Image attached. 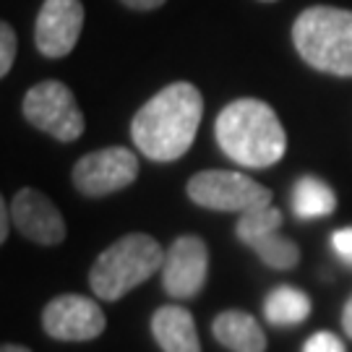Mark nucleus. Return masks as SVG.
Segmentation results:
<instances>
[{
	"instance_id": "obj_18",
	"label": "nucleus",
	"mask_w": 352,
	"mask_h": 352,
	"mask_svg": "<svg viewBox=\"0 0 352 352\" xmlns=\"http://www.w3.org/2000/svg\"><path fill=\"white\" fill-rule=\"evenodd\" d=\"M302 352H347L344 342L331 334V331H318L314 337H308V342L302 344Z\"/></svg>"
},
{
	"instance_id": "obj_5",
	"label": "nucleus",
	"mask_w": 352,
	"mask_h": 352,
	"mask_svg": "<svg viewBox=\"0 0 352 352\" xmlns=\"http://www.w3.org/2000/svg\"><path fill=\"white\" fill-rule=\"evenodd\" d=\"M188 199L212 212L245 214L272 204V190L230 170H204L188 180Z\"/></svg>"
},
{
	"instance_id": "obj_14",
	"label": "nucleus",
	"mask_w": 352,
	"mask_h": 352,
	"mask_svg": "<svg viewBox=\"0 0 352 352\" xmlns=\"http://www.w3.org/2000/svg\"><path fill=\"white\" fill-rule=\"evenodd\" d=\"M217 342L230 352H266V334L261 324L245 311H222L214 318Z\"/></svg>"
},
{
	"instance_id": "obj_21",
	"label": "nucleus",
	"mask_w": 352,
	"mask_h": 352,
	"mask_svg": "<svg viewBox=\"0 0 352 352\" xmlns=\"http://www.w3.org/2000/svg\"><path fill=\"white\" fill-rule=\"evenodd\" d=\"M128 8H133V11H154V8H160L164 0H123Z\"/></svg>"
},
{
	"instance_id": "obj_20",
	"label": "nucleus",
	"mask_w": 352,
	"mask_h": 352,
	"mask_svg": "<svg viewBox=\"0 0 352 352\" xmlns=\"http://www.w3.org/2000/svg\"><path fill=\"white\" fill-rule=\"evenodd\" d=\"M11 217L8 214V204L0 201V243H6L8 240V227H11Z\"/></svg>"
},
{
	"instance_id": "obj_16",
	"label": "nucleus",
	"mask_w": 352,
	"mask_h": 352,
	"mask_svg": "<svg viewBox=\"0 0 352 352\" xmlns=\"http://www.w3.org/2000/svg\"><path fill=\"white\" fill-rule=\"evenodd\" d=\"M308 314H311V298L302 289L282 285L266 295L264 316L274 327H295V324L305 321Z\"/></svg>"
},
{
	"instance_id": "obj_13",
	"label": "nucleus",
	"mask_w": 352,
	"mask_h": 352,
	"mask_svg": "<svg viewBox=\"0 0 352 352\" xmlns=\"http://www.w3.org/2000/svg\"><path fill=\"white\" fill-rule=\"evenodd\" d=\"M151 334L164 352H201L196 324L188 308L162 305L151 316Z\"/></svg>"
},
{
	"instance_id": "obj_12",
	"label": "nucleus",
	"mask_w": 352,
	"mask_h": 352,
	"mask_svg": "<svg viewBox=\"0 0 352 352\" xmlns=\"http://www.w3.org/2000/svg\"><path fill=\"white\" fill-rule=\"evenodd\" d=\"M13 225L32 243L58 245L65 240V222L58 206L34 188H21L11 204Z\"/></svg>"
},
{
	"instance_id": "obj_11",
	"label": "nucleus",
	"mask_w": 352,
	"mask_h": 352,
	"mask_svg": "<svg viewBox=\"0 0 352 352\" xmlns=\"http://www.w3.org/2000/svg\"><path fill=\"white\" fill-rule=\"evenodd\" d=\"M84 29L81 0H45L34 24V42L45 58H65Z\"/></svg>"
},
{
	"instance_id": "obj_24",
	"label": "nucleus",
	"mask_w": 352,
	"mask_h": 352,
	"mask_svg": "<svg viewBox=\"0 0 352 352\" xmlns=\"http://www.w3.org/2000/svg\"><path fill=\"white\" fill-rule=\"evenodd\" d=\"M261 3H274V0H261Z\"/></svg>"
},
{
	"instance_id": "obj_3",
	"label": "nucleus",
	"mask_w": 352,
	"mask_h": 352,
	"mask_svg": "<svg viewBox=\"0 0 352 352\" xmlns=\"http://www.w3.org/2000/svg\"><path fill=\"white\" fill-rule=\"evenodd\" d=\"M295 50L305 63L331 76H352V11L314 6L292 24Z\"/></svg>"
},
{
	"instance_id": "obj_6",
	"label": "nucleus",
	"mask_w": 352,
	"mask_h": 352,
	"mask_svg": "<svg viewBox=\"0 0 352 352\" xmlns=\"http://www.w3.org/2000/svg\"><path fill=\"white\" fill-rule=\"evenodd\" d=\"M24 118L32 126L58 141H76L84 133V115L74 100V91L60 81H42L24 97Z\"/></svg>"
},
{
	"instance_id": "obj_17",
	"label": "nucleus",
	"mask_w": 352,
	"mask_h": 352,
	"mask_svg": "<svg viewBox=\"0 0 352 352\" xmlns=\"http://www.w3.org/2000/svg\"><path fill=\"white\" fill-rule=\"evenodd\" d=\"M13 60H16V32L11 24H0V76H8Z\"/></svg>"
},
{
	"instance_id": "obj_22",
	"label": "nucleus",
	"mask_w": 352,
	"mask_h": 352,
	"mask_svg": "<svg viewBox=\"0 0 352 352\" xmlns=\"http://www.w3.org/2000/svg\"><path fill=\"white\" fill-rule=\"evenodd\" d=\"M342 327H344V334L352 340V295L350 300L344 302V311H342Z\"/></svg>"
},
{
	"instance_id": "obj_1",
	"label": "nucleus",
	"mask_w": 352,
	"mask_h": 352,
	"mask_svg": "<svg viewBox=\"0 0 352 352\" xmlns=\"http://www.w3.org/2000/svg\"><path fill=\"white\" fill-rule=\"evenodd\" d=\"M201 115V91L188 81H175L133 115L131 139L151 162H175L193 146Z\"/></svg>"
},
{
	"instance_id": "obj_9",
	"label": "nucleus",
	"mask_w": 352,
	"mask_h": 352,
	"mask_svg": "<svg viewBox=\"0 0 352 352\" xmlns=\"http://www.w3.org/2000/svg\"><path fill=\"white\" fill-rule=\"evenodd\" d=\"M206 274H209V251L201 238L183 235L164 253L162 287L170 298L175 300L196 298L206 285Z\"/></svg>"
},
{
	"instance_id": "obj_4",
	"label": "nucleus",
	"mask_w": 352,
	"mask_h": 352,
	"mask_svg": "<svg viewBox=\"0 0 352 352\" xmlns=\"http://www.w3.org/2000/svg\"><path fill=\"white\" fill-rule=\"evenodd\" d=\"M162 264L164 253L160 243L144 232H131L100 253L89 272V285L100 300H120L157 274Z\"/></svg>"
},
{
	"instance_id": "obj_7",
	"label": "nucleus",
	"mask_w": 352,
	"mask_h": 352,
	"mask_svg": "<svg viewBox=\"0 0 352 352\" xmlns=\"http://www.w3.org/2000/svg\"><path fill=\"white\" fill-rule=\"evenodd\" d=\"M139 175V157L126 146H107V149L84 154L74 164L76 190L87 199H102L115 190L128 188Z\"/></svg>"
},
{
	"instance_id": "obj_8",
	"label": "nucleus",
	"mask_w": 352,
	"mask_h": 352,
	"mask_svg": "<svg viewBox=\"0 0 352 352\" xmlns=\"http://www.w3.org/2000/svg\"><path fill=\"white\" fill-rule=\"evenodd\" d=\"M279 227H282V212L269 204V206H258V209L240 214L235 235L269 269L287 272V269H295L300 261V248L285 235H279Z\"/></svg>"
},
{
	"instance_id": "obj_19",
	"label": "nucleus",
	"mask_w": 352,
	"mask_h": 352,
	"mask_svg": "<svg viewBox=\"0 0 352 352\" xmlns=\"http://www.w3.org/2000/svg\"><path fill=\"white\" fill-rule=\"evenodd\" d=\"M331 245L347 266H352V227H344V230H337L331 235Z\"/></svg>"
},
{
	"instance_id": "obj_2",
	"label": "nucleus",
	"mask_w": 352,
	"mask_h": 352,
	"mask_svg": "<svg viewBox=\"0 0 352 352\" xmlns=\"http://www.w3.org/2000/svg\"><path fill=\"white\" fill-rule=\"evenodd\" d=\"M214 133L219 149L243 167H272L287 151V133L277 113L253 97L230 102L217 115Z\"/></svg>"
},
{
	"instance_id": "obj_23",
	"label": "nucleus",
	"mask_w": 352,
	"mask_h": 352,
	"mask_svg": "<svg viewBox=\"0 0 352 352\" xmlns=\"http://www.w3.org/2000/svg\"><path fill=\"white\" fill-rule=\"evenodd\" d=\"M0 352H32V350H26V347H21V344H3V350Z\"/></svg>"
},
{
	"instance_id": "obj_15",
	"label": "nucleus",
	"mask_w": 352,
	"mask_h": 352,
	"mask_svg": "<svg viewBox=\"0 0 352 352\" xmlns=\"http://www.w3.org/2000/svg\"><path fill=\"white\" fill-rule=\"evenodd\" d=\"M337 209V196L321 177L302 175L292 188V212L300 219L329 217Z\"/></svg>"
},
{
	"instance_id": "obj_10",
	"label": "nucleus",
	"mask_w": 352,
	"mask_h": 352,
	"mask_svg": "<svg viewBox=\"0 0 352 352\" xmlns=\"http://www.w3.org/2000/svg\"><path fill=\"white\" fill-rule=\"evenodd\" d=\"M42 327L47 337L58 342H89L97 340L104 331L107 318L102 314L100 302H94L91 298L60 295L47 302L42 314Z\"/></svg>"
}]
</instances>
